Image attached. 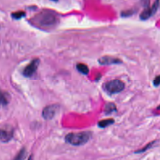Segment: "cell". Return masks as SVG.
<instances>
[{
	"label": "cell",
	"instance_id": "obj_8",
	"mask_svg": "<svg viewBox=\"0 0 160 160\" xmlns=\"http://www.w3.org/2000/svg\"><path fill=\"white\" fill-rule=\"evenodd\" d=\"M154 14V13L153 11L152 10L151 8V7H148V8H146L144 11H142L141 12V13L140 14L139 18L142 20H146V19H149Z\"/></svg>",
	"mask_w": 160,
	"mask_h": 160
},
{
	"label": "cell",
	"instance_id": "obj_15",
	"mask_svg": "<svg viewBox=\"0 0 160 160\" xmlns=\"http://www.w3.org/2000/svg\"><path fill=\"white\" fill-rule=\"evenodd\" d=\"M153 84L156 86H159L160 84V75H159L155 78V79L153 81Z\"/></svg>",
	"mask_w": 160,
	"mask_h": 160
},
{
	"label": "cell",
	"instance_id": "obj_17",
	"mask_svg": "<svg viewBox=\"0 0 160 160\" xmlns=\"http://www.w3.org/2000/svg\"><path fill=\"white\" fill-rule=\"evenodd\" d=\"M28 160H32V157L31 156V157L29 158V159H28Z\"/></svg>",
	"mask_w": 160,
	"mask_h": 160
},
{
	"label": "cell",
	"instance_id": "obj_4",
	"mask_svg": "<svg viewBox=\"0 0 160 160\" xmlns=\"http://www.w3.org/2000/svg\"><path fill=\"white\" fill-rule=\"evenodd\" d=\"M39 64V59L36 58L34 59L31 62L28 64L23 70V74L26 77L32 76L36 71Z\"/></svg>",
	"mask_w": 160,
	"mask_h": 160
},
{
	"label": "cell",
	"instance_id": "obj_6",
	"mask_svg": "<svg viewBox=\"0 0 160 160\" xmlns=\"http://www.w3.org/2000/svg\"><path fill=\"white\" fill-rule=\"evenodd\" d=\"M98 62L99 64H102V65H109V64H119L121 63L122 61L121 59L112 57V56H102L100 58L98 59Z\"/></svg>",
	"mask_w": 160,
	"mask_h": 160
},
{
	"label": "cell",
	"instance_id": "obj_1",
	"mask_svg": "<svg viewBox=\"0 0 160 160\" xmlns=\"http://www.w3.org/2000/svg\"><path fill=\"white\" fill-rule=\"evenodd\" d=\"M91 138L89 132H71L65 137L66 141L74 146H80L86 143Z\"/></svg>",
	"mask_w": 160,
	"mask_h": 160
},
{
	"label": "cell",
	"instance_id": "obj_7",
	"mask_svg": "<svg viewBox=\"0 0 160 160\" xmlns=\"http://www.w3.org/2000/svg\"><path fill=\"white\" fill-rule=\"evenodd\" d=\"M13 136V131L8 128H0V141L2 142L9 141Z\"/></svg>",
	"mask_w": 160,
	"mask_h": 160
},
{
	"label": "cell",
	"instance_id": "obj_18",
	"mask_svg": "<svg viewBox=\"0 0 160 160\" xmlns=\"http://www.w3.org/2000/svg\"><path fill=\"white\" fill-rule=\"evenodd\" d=\"M51 1H54V2H57L58 0H51Z\"/></svg>",
	"mask_w": 160,
	"mask_h": 160
},
{
	"label": "cell",
	"instance_id": "obj_3",
	"mask_svg": "<svg viewBox=\"0 0 160 160\" xmlns=\"http://www.w3.org/2000/svg\"><path fill=\"white\" fill-rule=\"evenodd\" d=\"M124 83L119 79H113L107 82L105 84V89L110 93H118L124 88Z\"/></svg>",
	"mask_w": 160,
	"mask_h": 160
},
{
	"label": "cell",
	"instance_id": "obj_16",
	"mask_svg": "<svg viewBox=\"0 0 160 160\" xmlns=\"http://www.w3.org/2000/svg\"><path fill=\"white\" fill-rule=\"evenodd\" d=\"M157 109H160V105L157 108Z\"/></svg>",
	"mask_w": 160,
	"mask_h": 160
},
{
	"label": "cell",
	"instance_id": "obj_5",
	"mask_svg": "<svg viewBox=\"0 0 160 160\" xmlns=\"http://www.w3.org/2000/svg\"><path fill=\"white\" fill-rule=\"evenodd\" d=\"M58 108H59V106L56 104L49 105L45 107L42 113L43 118L46 119H52L57 112Z\"/></svg>",
	"mask_w": 160,
	"mask_h": 160
},
{
	"label": "cell",
	"instance_id": "obj_13",
	"mask_svg": "<svg viewBox=\"0 0 160 160\" xmlns=\"http://www.w3.org/2000/svg\"><path fill=\"white\" fill-rule=\"evenodd\" d=\"M26 13L25 12L22 11H19L17 12H14L13 13L11 14V16L16 19H19L21 18H22V17H24L25 16Z\"/></svg>",
	"mask_w": 160,
	"mask_h": 160
},
{
	"label": "cell",
	"instance_id": "obj_14",
	"mask_svg": "<svg viewBox=\"0 0 160 160\" xmlns=\"http://www.w3.org/2000/svg\"><path fill=\"white\" fill-rule=\"evenodd\" d=\"M115 109H116V106L113 103H108L105 107V111L107 113L112 112Z\"/></svg>",
	"mask_w": 160,
	"mask_h": 160
},
{
	"label": "cell",
	"instance_id": "obj_12",
	"mask_svg": "<svg viewBox=\"0 0 160 160\" xmlns=\"http://www.w3.org/2000/svg\"><path fill=\"white\" fill-rule=\"evenodd\" d=\"M26 150L25 148L21 149L18 154L14 157L13 160H24L26 156Z\"/></svg>",
	"mask_w": 160,
	"mask_h": 160
},
{
	"label": "cell",
	"instance_id": "obj_10",
	"mask_svg": "<svg viewBox=\"0 0 160 160\" xmlns=\"http://www.w3.org/2000/svg\"><path fill=\"white\" fill-rule=\"evenodd\" d=\"M76 68L82 74H88V72H89V68H88V67L86 64H84L83 63H78L76 65Z\"/></svg>",
	"mask_w": 160,
	"mask_h": 160
},
{
	"label": "cell",
	"instance_id": "obj_11",
	"mask_svg": "<svg viewBox=\"0 0 160 160\" xmlns=\"http://www.w3.org/2000/svg\"><path fill=\"white\" fill-rule=\"evenodd\" d=\"M114 122L113 119H103L101 120L100 121H99L98 122V126L100 128H105L106 126H108L112 124H113Z\"/></svg>",
	"mask_w": 160,
	"mask_h": 160
},
{
	"label": "cell",
	"instance_id": "obj_2",
	"mask_svg": "<svg viewBox=\"0 0 160 160\" xmlns=\"http://www.w3.org/2000/svg\"><path fill=\"white\" fill-rule=\"evenodd\" d=\"M57 16L51 11H44L36 17V21L41 26L48 27L55 25L58 22Z\"/></svg>",
	"mask_w": 160,
	"mask_h": 160
},
{
	"label": "cell",
	"instance_id": "obj_9",
	"mask_svg": "<svg viewBox=\"0 0 160 160\" xmlns=\"http://www.w3.org/2000/svg\"><path fill=\"white\" fill-rule=\"evenodd\" d=\"M9 94L4 91H0V106H6L9 103Z\"/></svg>",
	"mask_w": 160,
	"mask_h": 160
}]
</instances>
